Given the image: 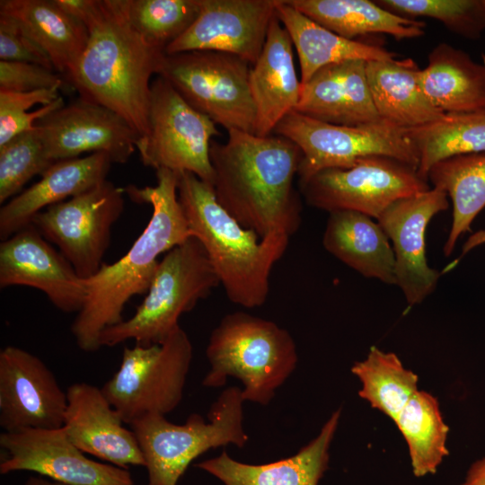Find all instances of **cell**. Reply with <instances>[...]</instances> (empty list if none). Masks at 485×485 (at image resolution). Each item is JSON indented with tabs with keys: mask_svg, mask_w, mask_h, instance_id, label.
Returning <instances> with one entry per match:
<instances>
[{
	"mask_svg": "<svg viewBox=\"0 0 485 485\" xmlns=\"http://www.w3.org/2000/svg\"><path fill=\"white\" fill-rule=\"evenodd\" d=\"M89 32L72 87L119 115L140 137L149 130L151 77L165 54L129 22L121 0H57Z\"/></svg>",
	"mask_w": 485,
	"mask_h": 485,
	"instance_id": "obj_1",
	"label": "cell"
},
{
	"mask_svg": "<svg viewBox=\"0 0 485 485\" xmlns=\"http://www.w3.org/2000/svg\"><path fill=\"white\" fill-rule=\"evenodd\" d=\"M225 143L212 141V189L217 202L260 238L274 233L291 237L302 221L294 187L302 153L281 136L259 137L228 130Z\"/></svg>",
	"mask_w": 485,
	"mask_h": 485,
	"instance_id": "obj_2",
	"label": "cell"
},
{
	"mask_svg": "<svg viewBox=\"0 0 485 485\" xmlns=\"http://www.w3.org/2000/svg\"><path fill=\"white\" fill-rule=\"evenodd\" d=\"M155 174V186L124 188L131 200L152 207L144 231L124 256L111 264L103 262L85 279L86 297L71 325L76 345L84 352L99 350L101 332L124 320L122 313L131 297L147 292L158 257L191 236L178 198L177 173L159 169Z\"/></svg>",
	"mask_w": 485,
	"mask_h": 485,
	"instance_id": "obj_3",
	"label": "cell"
},
{
	"mask_svg": "<svg viewBox=\"0 0 485 485\" xmlns=\"http://www.w3.org/2000/svg\"><path fill=\"white\" fill-rule=\"evenodd\" d=\"M177 175L178 198L191 236L205 249L226 296L245 308L261 306L271 270L290 237L274 233L260 238L217 202L211 185L189 172Z\"/></svg>",
	"mask_w": 485,
	"mask_h": 485,
	"instance_id": "obj_4",
	"label": "cell"
},
{
	"mask_svg": "<svg viewBox=\"0 0 485 485\" xmlns=\"http://www.w3.org/2000/svg\"><path fill=\"white\" fill-rule=\"evenodd\" d=\"M206 355L210 369L202 380L209 388L239 379L245 401L267 405L294 372L297 351L291 334L272 321L244 312L226 314L212 331Z\"/></svg>",
	"mask_w": 485,
	"mask_h": 485,
	"instance_id": "obj_5",
	"label": "cell"
},
{
	"mask_svg": "<svg viewBox=\"0 0 485 485\" xmlns=\"http://www.w3.org/2000/svg\"><path fill=\"white\" fill-rule=\"evenodd\" d=\"M218 285L202 244L194 236L189 237L159 261L146 295L133 316L101 332V348L130 340L144 346L162 344L180 327L181 314L192 310Z\"/></svg>",
	"mask_w": 485,
	"mask_h": 485,
	"instance_id": "obj_6",
	"label": "cell"
},
{
	"mask_svg": "<svg viewBox=\"0 0 485 485\" xmlns=\"http://www.w3.org/2000/svg\"><path fill=\"white\" fill-rule=\"evenodd\" d=\"M242 389L225 388L211 405L206 422L199 414L184 424L168 421L165 415L151 413L129 426L137 439L148 474V485H177L190 463L207 450L248 442L243 427Z\"/></svg>",
	"mask_w": 485,
	"mask_h": 485,
	"instance_id": "obj_7",
	"label": "cell"
},
{
	"mask_svg": "<svg viewBox=\"0 0 485 485\" xmlns=\"http://www.w3.org/2000/svg\"><path fill=\"white\" fill-rule=\"evenodd\" d=\"M273 133L289 139L301 150L299 187L322 170L350 167L368 156L390 157L417 170L419 163L406 129L383 119L358 126H339L293 110Z\"/></svg>",
	"mask_w": 485,
	"mask_h": 485,
	"instance_id": "obj_8",
	"label": "cell"
},
{
	"mask_svg": "<svg viewBox=\"0 0 485 485\" xmlns=\"http://www.w3.org/2000/svg\"><path fill=\"white\" fill-rule=\"evenodd\" d=\"M193 357L180 326L162 344L125 347L119 369L101 391L126 424L151 413L165 415L181 401Z\"/></svg>",
	"mask_w": 485,
	"mask_h": 485,
	"instance_id": "obj_9",
	"label": "cell"
},
{
	"mask_svg": "<svg viewBox=\"0 0 485 485\" xmlns=\"http://www.w3.org/2000/svg\"><path fill=\"white\" fill-rule=\"evenodd\" d=\"M251 65L216 51L164 54L157 75L168 81L195 110L227 131L254 134L255 106L251 93Z\"/></svg>",
	"mask_w": 485,
	"mask_h": 485,
	"instance_id": "obj_10",
	"label": "cell"
},
{
	"mask_svg": "<svg viewBox=\"0 0 485 485\" xmlns=\"http://www.w3.org/2000/svg\"><path fill=\"white\" fill-rule=\"evenodd\" d=\"M216 124L191 107L161 76L152 81L149 130L139 137L137 150L145 166L189 172L212 184V139L219 136Z\"/></svg>",
	"mask_w": 485,
	"mask_h": 485,
	"instance_id": "obj_11",
	"label": "cell"
},
{
	"mask_svg": "<svg viewBox=\"0 0 485 485\" xmlns=\"http://www.w3.org/2000/svg\"><path fill=\"white\" fill-rule=\"evenodd\" d=\"M124 189L106 180L42 210L31 225L58 248L80 278L87 279L103 263L111 228L124 210Z\"/></svg>",
	"mask_w": 485,
	"mask_h": 485,
	"instance_id": "obj_12",
	"label": "cell"
},
{
	"mask_svg": "<svg viewBox=\"0 0 485 485\" xmlns=\"http://www.w3.org/2000/svg\"><path fill=\"white\" fill-rule=\"evenodd\" d=\"M429 189L416 168L385 156H368L350 167L322 170L300 186L313 207L353 210L375 219L395 201Z\"/></svg>",
	"mask_w": 485,
	"mask_h": 485,
	"instance_id": "obj_13",
	"label": "cell"
},
{
	"mask_svg": "<svg viewBox=\"0 0 485 485\" xmlns=\"http://www.w3.org/2000/svg\"><path fill=\"white\" fill-rule=\"evenodd\" d=\"M0 473L27 471L66 485H134L128 469L88 458L63 427L3 432Z\"/></svg>",
	"mask_w": 485,
	"mask_h": 485,
	"instance_id": "obj_14",
	"label": "cell"
},
{
	"mask_svg": "<svg viewBox=\"0 0 485 485\" xmlns=\"http://www.w3.org/2000/svg\"><path fill=\"white\" fill-rule=\"evenodd\" d=\"M35 130L53 163L102 153L126 163L140 137L116 112L80 96L38 120Z\"/></svg>",
	"mask_w": 485,
	"mask_h": 485,
	"instance_id": "obj_15",
	"label": "cell"
},
{
	"mask_svg": "<svg viewBox=\"0 0 485 485\" xmlns=\"http://www.w3.org/2000/svg\"><path fill=\"white\" fill-rule=\"evenodd\" d=\"M64 392L48 366L15 346L0 351V426L4 432L63 427Z\"/></svg>",
	"mask_w": 485,
	"mask_h": 485,
	"instance_id": "obj_16",
	"label": "cell"
},
{
	"mask_svg": "<svg viewBox=\"0 0 485 485\" xmlns=\"http://www.w3.org/2000/svg\"><path fill=\"white\" fill-rule=\"evenodd\" d=\"M278 0H200L191 26L166 48L165 54L216 51L253 65L264 47Z\"/></svg>",
	"mask_w": 485,
	"mask_h": 485,
	"instance_id": "obj_17",
	"label": "cell"
},
{
	"mask_svg": "<svg viewBox=\"0 0 485 485\" xmlns=\"http://www.w3.org/2000/svg\"><path fill=\"white\" fill-rule=\"evenodd\" d=\"M24 286L64 313H78L87 287L62 253L30 225L0 243V287Z\"/></svg>",
	"mask_w": 485,
	"mask_h": 485,
	"instance_id": "obj_18",
	"label": "cell"
},
{
	"mask_svg": "<svg viewBox=\"0 0 485 485\" xmlns=\"http://www.w3.org/2000/svg\"><path fill=\"white\" fill-rule=\"evenodd\" d=\"M447 195L436 188L401 198L376 219L392 242L396 286L409 305L420 304L436 287L440 273L426 258V229L434 216L447 209Z\"/></svg>",
	"mask_w": 485,
	"mask_h": 485,
	"instance_id": "obj_19",
	"label": "cell"
},
{
	"mask_svg": "<svg viewBox=\"0 0 485 485\" xmlns=\"http://www.w3.org/2000/svg\"><path fill=\"white\" fill-rule=\"evenodd\" d=\"M66 392L63 428L77 448L118 467L145 466L135 433L123 426L125 422L101 388L81 382Z\"/></svg>",
	"mask_w": 485,
	"mask_h": 485,
	"instance_id": "obj_20",
	"label": "cell"
},
{
	"mask_svg": "<svg viewBox=\"0 0 485 485\" xmlns=\"http://www.w3.org/2000/svg\"><path fill=\"white\" fill-rule=\"evenodd\" d=\"M366 67V61L348 60L319 69L302 84L295 110L339 126H358L378 120Z\"/></svg>",
	"mask_w": 485,
	"mask_h": 485,
	"instance_id": "obj_21",
	"label": "cell"
},
{
	"mask_svg": "<svg viewBox=\"0 0 485 485\" xmlns=\"http://www.w3.org/2000/svg\"><path fill=\"white\" fill-rule=\"evenodd\" d=\"M293 48L287 31L276 14L262 51L251 65L249 75L256 113V136H270L299 101L302 84L296 74Z\"/></svg>",
	"mask_w": 485,
	"mask_h": 485,
	"instance_id": "obj_22",
	"label": "cell"
},
{
	"mask_svg": "<svg viewBox=\"0 0 485 485\" xmlns=\"http://www.w3.org/2000/svg\"><path fill=\"white\" fill-rule=\"evenodd\" d=\"M112 161L102 153L54 163L39 181L0 209V239L6 240L30 225L47 207L82 194L106 181Z\"/></svg>",
	"mask_w": 485,
	"mask_h": 485,
	"instance_id": "obj_23",
	"label": "cell"
},
{
	"mask_svg": "<svg viewBox=\"0 0 485 485\" xmlns=\"http://www.w3.org/2000/svg\"><path fill=\"white\" fill-rule=\"evenodd\" d=\"M341 409L332 412L319 434L295 454L264 464H248L226 452L196 466L225 485H318L329 468L330 448L337 431Z\"/></svg>",
	"mask_w": 485,
	"mask_h": 485,
	"instance_id": "obj_24",
	"label": "cell"
},
{
	"mask_svg": "<svg viewBox=\"0 0 485 485\" xmlns=\"http://www.w3.org/2000/svg\"><path fill=\"white\" fill-rule=\"evenodd\" d=\"M0 14L13 18L72 86L88 42L86 26L56 0H1Z\"/></svg>",
	"mask_w": 485,
	"mask_h": 485,
	"instance_id": "obj_25",
	"label": "cell"
},
{
	"mask_svg": "<svg viewBox=\"0 0 485 485\" xmlns=\"http://www.w3.org/2000/svg\"><path fill=\"white\" fill-rule=\"evenodd\" d=\"M329 213L322 237L325 250L366 278L396 285L394 252L378 222L353 210Z\"/></svg>",
	"mask_w": 485,
	"mask_h": 485,
	"instance_id": "obj_26",
	"label": "cell"
},
{
	"mask_svg": "<svg viewBox=\"0 0 485 485\" xmlns=\"http://www.w3.org/2000/svg\"><path fill=\"white\" fill-rule=\"evenodd\" d=\"M276 14L297 53L302 84L329 65L348 60L395 59V53L382 46L348 40L326 29L291 6L287 0H278Z\"/></svg>",
	"mask_w": 485,
	"mask_h": 485,
	"instance_id": "obj_27",
	"label": "cell"
},
{
	"mask_svg": "<svg viewBox=\"0 0 485 485\" xmlns=\"http://www.w3.org/2000/svg\"><path fill=\"white\" fill-rule=\"evenodd\" d=\"M422 90L443 113L485 110V57L476 62L447 43L436 45L419 71Z\"/></svg>",
	"mask_w": 485,
	"mask_h": 485,
	"instance_id": "obj_28",
	"label": "cell"
},
{
	"mask_svg": "<svg viewBox=\"0 0 485 485\" xmlns=\"http://www.w3.org/2000/svg\"><path fill=\"white\" fill-rule=\"evenodd\" d=\"M419 71L410 58L366 62L367 82L380 119L411 128L445 114L424 93Z\"/></svg>",
	"mask_w": 485,
	"mask_h": 485,
	"instance_id": "obj_29",
	"label": "cell"
},
{
	"mask_svg": "<svg viewBox=\"0 0 485 485\" xmlns=\"http://www.w3.org/2000/svg\"><path fill=\"white\" fill-rule=\"evenodd\" d=\"M291 6L338 35L356 40L384 33L396 40L418 38L426 23L391 13L368 0H287Z\"/></svg>",
	"mask_w": 485,
	"mask_h": 485,
	"instance_id": "obj_30",
	"label": "cell"
},
{
	"mask_svg": "<svg viewBox=\"0 0 485 485\" xmlns=\"http://www.w3.org/2000/svg\"><path fill=\"white\" fill-rule=\"evenodd\" d=\"M432 188L449 196L453 202L450 232L444 245L449 256L460 236L470 230L476 216L485 207V153L453 156L435 163L427 175Z\"/></svg>",
	"mask_w": 485,
	"mask_h": 485,
	"instance_id": "obj_31",
	"label": "cell"
},
{
	"mask_svg": "<svg viewBox=\"0 0 485 485\" xmlns=\"http://www.w3.org/2000/svg\"><path fill=\"white\" fill-rule=\"evenodd\" d=\"M405 129L419 154L418 173L426 181L439 161L485 153V110L445 113L435 121Z\"/></svg>",
	"mask_w": 485,
	"mask_h": 485,
	"instance_id": "obj_32",
	"label": "cell"
},
{
	"mask_svg": "<svg viewBox=\"0 0 485 485\" xmlns=\"http://www.w3.org/2000/svg\"><path fill=\"white\" fill-rule=\"evenodd\" d=\"M406 441L412 472L416 477L435 474L449 454L446 445L449 427L438 400L418 390L394 421Z\"/></svg>",
	"mask_w": 485,
	"mask_h": 485,
	"instance_id": "obj_33",
	"label": "cell"
},
{
	"mask_svg": "<svg viewBox=\"0 0 485 485\" xmlns=\"http://www.w3.org/2000/svg\"><path fill=\"white\" fill-rule=\"evenodd\" d=\"M351 373L361 383L358 395L393 422L419 390V376L406 368L393 352L375 346L364 360L355 362Z\"/></svg>",
	"mask_w": 485,
	"mask_h": 485,
	"instance_id": "obj_34",
	"label": "cell"
},
{
	"mask_svg": "<svg viewBox=\"0 0 485 485\" xmlns=\"http://www.w3.org/2000/svg\"><path fill=\"white\" fill-rule=\"evenodd\" d=\"M132 25L162 51L181 37L200 11V0H121Z\"/></svg>",
	"mask_w": 485,
	"mask_h": 485,
	"instance_id": "obj_35",
	"label": "cell"
},
{
	"mask_svg": "<svg viewBox=\"0 0 485 485\" xmlns=\"http://www.w3.org/2000/svg\"><path fill=\"white\" fill-rule=\"evenodd\" d=\"M395 14L413 18L428 17L442 22L449 31L475 40L485 30V0H378Z\"/></svg>",
	"mask_w": 485,
	"mask_h": 485,
	"instance_id": "obj_36",
	"label": "cell"
},
{
	"mask_svg": "<svg viewBox=\"0 0 485 485\" xmlns=\"http://www.w3.org/2000/svg\"><path fill=\"white\" fill-rule=\"evenodd\" d=\"M53 163L35 128L0 146V204L21 193L32 177L41 176Z\"/></svg>",
	"mask_w": 485,
	"mask_h": 485,
	"instance_id": "obj_37",
	"label": "cell"
},
{
	"mask_svg": "<svg viewBox=\"0 0 485 485\" xmlns=\"http://www.w3.org/2000/svg\"><path fill=\"white\" fill-rule=\"evenodd\" d=\"M59 88L32 92L0 91V146L34 129L35 123L65 105Z\"/></svg>",
	"mask_w": 485,
	"mask_h": 485,
	"instance_id": "obj_38",
	"label": "cell"
},
{
	"mask_svg": "<svg viewBox=\"0 0 485 485\" xmlns=\"http://www.w3.org/2000/svg\"><path fill=\"white\" fill-rule=\"evenodd\" d=\"M66 84L56 71L28 62L0 60V91L32 92L61 88Z\"/></svg>",
	"mask_w": 485,
	"mask_h": 485,
	"instance_id": "obj_39",
	"label": "cell"
},
{
	"mask_svg": "<svg viewBox=\"0 0 485 485\" xmlns=\"http://www.w3.org/2000/svg\"><path fill=\"white\" fill-rule=\"evenodd\" d=\"M0 60L33 63L55 71L47 53L11 17L0 14Z\"/></svg>",
	"mask_w": 485,
	"mask_h": 485,
	"instance_id": "obj_40",
	"label": "cell"
},
{
	"mask_svg": "<svg viewBox=\"0 0 485 485\" xmlns=\"http://www.w3.org/2000/svg\"><path fill=\"white\" fill-rule=\"evenodd\" d=\"M460 485H485V457L474 461Z\"/></svg>",
	"mask_w": 485,
	"mask_h": 485,
	"instance_id": "obj_41",
	"label": "cell"
},
{
	"mask_svg": "<svg viewBox=\"0 0 485 485\" xmlns=\"http://www.w3.org/2000/svg\"><path fill=\"white\" fill-rule=\"evenodd\" d=\"M483 243H485V230L479 231L468 238L463 247L462 256Z\"/></svg>",
	"mask_w": 485,
	"mask_h": 485,
	"instance_id": "obj_42",
	"label": "cell"
},
{
	"mask_svg": "<svg viewBox=\"0 0 485 485\" xmlns=\"http://www.w3.org/2000/svg\"><path fill=\"white\" fill-rule=\"evenodd\" d=\"M24 485H66L53 481L42 476H31L27 479Z\"/></svg>",
	"mask_w": 485,
	"mask_h": 485,
	"instance_id": "obj_43",
	"label": "cell"
}]
</instances>
